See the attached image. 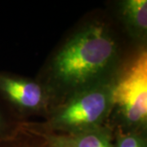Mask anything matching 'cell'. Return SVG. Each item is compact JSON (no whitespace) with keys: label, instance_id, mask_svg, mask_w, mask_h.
Masks as SVG:
<instances>
[{"label":"cell","instance_id":"2","mask_svg":"<svg viewBox=\"0 0 147 147\" xmlns=\"http://www.w3.org/2000/svg\"><path fill=\"white\" fill-rule=\"evenodd\" d=\"M111 101L127 121L141 123L147 117V53L142 51L127 65L111 88Z\"/></svg>","mask_w":147,"mask_h":147},{"label":"cell","instance_id":"1","mask_svg":"<svg viewBox=\"0 0 147 147\" xmlns=\"http://www.w3.org/2000/svg\"><path fill=\"white\" fill-rule=\"evenodd\" d=\"M115 53V42L105 30L91 26L61 50L55 59L54 69L65 84H85L107 67Z\"/></svg>","mask_w":147,"mask_h":147},{"label":"cell","instance_id":"5","mask_svg":"<svg viewBox=\"0 0 147 147\" xmlns=\"http://www.w3.org/2000/svg\"><path fill=\"white\" fill-rule=\"evenodd\" d=\"M48 142L51 147H111L105 134L94 131L69 137H52Z\"/></svg>","mask_w":147,"mask_h":147},{"label":"cell","instance_id":"4","mask_svg":"<svg viewBox=\"0 0 147 147\" xmlns=\"http://www.w3.org/2000/svg\"><path fill=\"white\" fill-rule=\"evenodd\" d=\"M0 91L13 102L25 108L34 109L40 105L42 100V88L39 85L2 74Z\"/></svg>","mask_w":147,"mask_h":147},{"label":"cell","instance_id":"3","mask_svg":"<svg viewBox=\"0 0 147 147\" xmlns=\"http://www.w3.org/2000/svg\"><path fill=\"white\" fill-rule=\"evenodd\" d=\"M111 102V88H96L74 98L57 116L56 123L64 127L92 125L105 115Z\"/></svg>","mask_w":147,"mask_h":147},{"label":"cell","instance_id":"8","mask_svg":"<svg viewBox=\"0 0 147 147\" xmlns=\"http://www.w3.org/2000/svg\"><path fill=\"white\" fill-rule=\"evenodd\" d=\"M2 124H3V121H2V117L0 115V131L2 130Z\"/></svg>","mask_w":147,"mask_h":147},{"label":"cell","instance_id":"6","mask_svg":"<svg viewBox=\"0 0 147 147\" xmlns=\"http://www.w3.org/2000/svg\"><path fill=\"white\" fill-rule=\"evenodd\" d=\"M125 13L132 25L141 30L147 29V1L129 0L125 3Z\"/></svg>","mask_w":147,"mask_h":147},{"label":"cell","instance_id":"7","mask_svg":"<svg viewBox=\"0 0 147 147\" xmlns=\"http://www.w3.org/2000/svg\"><path fill=\"white\" fill-rule=\"evenodd\" d=\"M117 147H145L142 141L134 136H124L119 141Z\"/></svg>","mask_w":147,"mask_h":147}]
</instances>
